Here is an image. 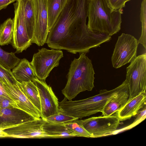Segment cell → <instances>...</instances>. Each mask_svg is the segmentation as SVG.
<instances>
[{"mask_svg":"<svg viewBox=\"0 0 146 146\" xmlns=\"http://www.w3.org/2000/svg\"><path fill=\"white\" fill-rule=\"evenodd\" d=\"M0 81L2 83L15 84L18 81L14 78L10 69L6 68L0 64Z\"/></svg>","mask_w":146,"mask_h":146,"instance_id":"obj_26","label":"cell"},{"mask_svg":"<svg viewBox=\"0 0 146 146\" xmlns=\"http://www.w3.org/2000/svg\"><path fill=\"white\" fill-rule=\"evenodd\" d=\"M139 44L133 36L122 33L118 37L111 57L113 66L117 68L132 61L137 56Z\"/></svg>","mask_w":146,"mask_h":146,"instance_id":"obj_6","label":"cell"},{"mask_svg":"<svg viewBox=\"0 0 146 146\" xmlns=\"http://www.w3.org/2000/svg\"><path fill=\"white\" fill-rule=\"evenodd\" d=\"M36 86L39 93L41 108V117H46L59 112L58 101L51 87L45 81L36 77L32 81Z\"/></svg>","mask_w":146,"mask_h":146,"instance_id":"obj_11","label":"cell"},{"mask_svg":"<svg viewBox=\"0 0 146 146\" xmlns=\"http://www.w3.org/2000/svg\"><path fill=\"white\" fill-rule=\"evenodd\" d=\"M129 90L125 80L112 90H100L99 93L88 98L78 100H68L65 97L58 102L59 112L79 119L102 112L106 104L119 93Z\"/></svg>","mask_w":146,"mask_h":146,"instance_id":"obj_1","label":"cell"},{"mask_svg":"<svg viewBox=\"0 0 146 146\" xmlns=\"http://www.w3.org/2000/svg\"><path fill=\"white\" fill-rule=\"evenodd\" d=\"M45 121L42 118L24 122L3 130L7 137L15 138H51L43 129Z\"/></svg>","mask_w":146,"mask_h":146,"instance_id":"obj_10","label":"cell"},{"mask_svg":"<svg viewBox=\"0 0 146 146\" xmlns=\"http://www.w3.org/2000/svg\"><path fill=\"white\" fill-rule=\"evenodd\" d=\"M131 0H107L110 8L113 11L122 9L125 6L127 2Z\"/></svg>","mask_w":146,"mask_h":146,"instance_id":"obj_29","label":"cell"},{"mask_svg":"<svg viewBox=\"0 0 146 146\" xmlns=\"http://www.w3.org/2000/svg\"><path fill=\"white\" fill-rule=\"evenodd\" d=\"M6 92L16 103L19 109L31 115L36 119L41 115L36 108L31 102L22 90L18 81L15 84L3 83Z\"/></svg>","mask_w":146,"mask_h":146,"instance_id":"obj_12","label":"cell"},{"mask_svg":"<svg viewBox=\"0 0 146 146\" xmlns=\"http://www.w3.org/2000/svg\"><path fill=\"white\" fill-rule=\"evenodd\" d=\"M123 13L122 9L112 10L107 0H89L88 27L91 31L111 36L121 29Z\"/></svg>","mask_w":146,"mask_h":146,"instance_id":"obj_3","label":"cell"},{"mask_svg":"<svg viewBox=\"0 0 146 146\" xmlns=\"http://www.w3.org/2000/svg\"><path fill=\"white\" fill-rule=\"evenodd\" d=\"M18 83L25 95L34 106L40 113L41 117V108L40 97L37 88L31 81Z\"/></svg>","mask_w":146,"mask_h":146,"instance_id":"obj_17","label":"cell"},{"mask_svg":"<svg viewBox=\"0 0 146 146\" xmlns=\"http://www.w3.org/2000/svg\"><path fill=\"white\" fill-rule=\"evenodd\" d=\"M76 119H78L59 112L46 117L44 120L51 123H64Z\"/></svg>","mask_w":146,"mask_h":146,"instance_id":"obj_25","label":"cell"},{"mask_svg":"<svg viewBox=\"0 0 146 146\" xmlns=\"http://www.w3.org/2000/svg\"><path fill=\"white\" fill-rule=\"evenodd\" d=\"M36 119L16 108H0V130H3L21 123Z\"/></svg>","mask_w":146,"mask_h":146,"instance_id":"obj_13","label":"cell"},{"mask_svg":"<svg viewBox=\"0 0 146 146\" xmlns=\"http://www.w3.org/2000/svg\"><path fill=\"white\" fill-rule=\"evenodd\" d=\"M12 72L16 80L19 82L32 81L36 77L30 62L25 58L20 59Z\"/></svg>","mask_w":146,"mask_h":146,"instance_id":"obj_15","label":"cell"},{"mask_svg":"<svg viewBox=\"0 0 146 146\" xmlns=\"http://www.w3.org/2000/svg\"><path fill=\"white\" fill-rule=\"evenodd\" d=\"M129 98V90L119 93L106 104L101 112L102 115L110 116L118 111L127 103Z\"/></svg>","mask_w":146,"mask_h":146,"instance_id":"obj_16","label":"cell"},{"mask_svg":"<svg viewBox=\"0 0 146 146\" xmlns=\"http://www.w3.org/2000/svg\"><path fill=\"white\" fill-rule=\"evenodd\" d=\"M17 0H0V11L6 8L10 4Z\"/></svg>","mask_w":146,"mask_h":146,"instance_id":"obj_30","label":"cell"},{"mask_svg":"<svg viewBox=\"0 0 146 146\" xmlns=\"http://www.w3.org/2000/svg\"><path fill=\"white\" fill-rule=\"evenodd\" d=\"M0 96L10 97L5 89L3 84L1 81H0Z\"/></svg>","mask_w":146,"mask_h":146,"instance_id":"obj_31","label":"cell"},{"mask_svg":"<svg viewBox=\"0 0 146 146\" xmlns=\"http://www.w3.org/2000/svg\"><path fill=\"white\" fill-rule=\"evenodd\" d=\"M44 132L51 138H64L76 137L63 123H51L45 121L43 125Z\"/></svg>","mask_w":146,"mask_h":146,"instance_id":"obj_20","label":"cell"},{"mask_svg":"<svg viewBox=\"0 0 146 146\" xmlns=\"http://www.w3.org/2000/svg\"><path fill=\"white\" fill-rule=\"evenodd\" d=\"M146 92L141 93L128 101L124 106L116 112L120 121L130 119L137 115L139 110L146 105Z\"/></svg>","mask_w":146,"mask_h":146,"instance_id":"obj_14","label":"cell"},{"mask_svg":"<svg viewBox=\"0 0 146 146\" xmlns=\"http://www.w3.org/2000/svg\"><path fill=\"white\" fill-rule=\"evenodd\" d=\"M80 53L79 58H74L71 62L66 84L62 90L69 100H72L81 92L92 90L94 87L95 73L91 60L86 53Z\"/></svg>","mask_w":146,"mask_h":146,"instance_id":"obj_2","label":"cell"},{"mask_svg":"<svg viewBox=\"0 0 146 146\" xmlns=\"http://www.w3.org/2000/svg\"><path fill=\"white\" fill-rule=\"evenodd\" d=\"M63 56L62 51L60 50L44 48L38 50L30 62L36 76L39 80L45 81L52 69L59 65Z\"/></svg>","mask_w":146,"mask_h":146,"instance_id":"obj_5","label":"cell"},{"mask_svg":"<svg viewBox=\"0 0 146 146\" xmlns=\"http://www.w3.org/2000/svg\"><path fill=\"white\" fill-rule=\"evenodd\" d=\"M68 1L47 0L48 25L49 30L55 23Z\"/></svg>","mask_w":146,"mask_h":146,"instance_id":"obj_19","label":"cell"},{"mask_svg":"<svg viewBox=\"0 0 146 146\" xmlns=\"http://www.w3.org/2000/svg\"><path fill=\"white\" fill-rule=\"evenodd\" d=\"M140 20L141 23V35L138 40V42L141 44L146 48V0H143L141 5Z\"/></svg>","mask_w":146,"mask_h":146,"instance_id":"obj_24","label":"cell"},{"mask_svg":"<svg viewBox=\"0 0 146 146\" xmlns=\"http://www.w3.org/2000/svg\"><path fill=\"white\" fill-rule=\"evenodd\" d=\"M35 26L32 43L42 46L46 43L49 31L47 0H33Z\"/></svg>","mask_w":146,"mask_h":146,"instance_id":"obj_9","label":"cell"},{"mask_svg":"<svg viewBox=\"0 0 146 146\" xmlns=\"http://www.w3.org/2000/svg\"><path fill=\"white\" fill-rule=\"evenodd\" d=\"M142 109V110L139 111L137 115V116L136 117L135 119L131 124L123 128L120 129L119 131H117L115 134L133 128L144 120L146 117V105Z\"/></svg>","mask_w":146,"mask_h":146,"instance_id":"obj_27","label":"cell"},{"mask_svg":"<svg viewBox=\"0 0 146 146\" xmlns=\"http://www.w3.org/2000/svg\"><path fill=\"white\" fill-rule=\"evenodd\" d=\"M24 22L29 38H33L35 26V14L33 0H21Z\"/></svg>","mask_w":146,"mask_h":146,"instance_id":"obj_18","label":"cell"},{"mask_svg":"<svg viewBox=\"0 0 146 146\" xmlns=\"http://www.w3.org/2000/svg\"><path fill=\"white\" fill-rule=\"evenodd\" d=\"M63 124L76 137H92L91 135L83 126L80 120L78 119Z\"/></svg>","mask_w":146,"mask_h":146,"instance_id":"obj_23","label":"cell"},{"mask_svg":"<svg viewBox=\"0 0 146 146\" xmlns=\"http://www.w3.org/2000/svg\"><path fill=\"white\" fill-rule=\"evenodd\" d=\"M11 108L19 109L16 103L10 97L0 96V108Z\"/></svg>","mask_w":146,"mask_h":146,"instance_id":"obj_28","label":"cell"},{"mask_svg":"<svg viewBox=\"0 0 146 146\" xmlns=\"http://www.w3.org/2000/svg\"><path fill=\"white\" fill-rule=\"evenodd\" d=\"M13 5L14 30L13 38L11 44L16 50L15 53H19L26 50L32 43L28 36L24 22L21 0H17Z\"/></svg>","mask_w":146,"mask_h":146,"instance_id":"obj_8","label":"cell"},{"mask_svg":"<svg viewBox=\"0 0 146 146\" xmlns=\"http://www.w3.org/2000/svg\"><path fill=\"white\" fill-rule=\"evenodd\" d=\"M80 121L84 128L93 138L115 134L120 121L117 113L110 116L92 117Z\"/></svg>","mask_w":146,"mask_h":146,"instance_id":"obj_7","label":"cell"},{"mask_svg":"<svg viewBox=\"0 0 146 146\" xmlns=\"http://www.w3.org/2000/svg\"><path fill=\"white\" fill-rule=\"evenodd\" d=\"M20 60L15 53L5 51L0 46V64L3 67L11 70L17 66Z\"/></svg>","mask_w":146,"mask_h":146,"instance_id":"obj_22","label":"cell"},{"mask_svg":"<svg viewBox=\"0 0 146 146\" xmlns=\"http://www.w3.org/2000/svg\"><path fill=\"white\" fill-rule=\"evenodd\" d=\"M14 22L13 19L9 18L0 26V45L11 44L13 38Z\"/></svg>","mask_w":146,"mask_h":146,"instance_id":"obj_21","label":"cell"},{"mask_svg":"<svg viewBox=\"0 0 146 146\" xmlns=\"http://www.w3.org/2000/svg\"><path fill=\"white\" fill-rule=\"evenodd\" d=\"M7 137V134L3 130H0V138Z\"/></svg>","mask_w":146,"mask_h":146,"instance_id":"obj_32","label":"cell"},{"mask_svg":"<svg viewBox=\"0 0 146 146\" xmlns=\"http://www.w3.org/2000/svg\"><path fill=\"white\" fill-rule=\"evenodd\" d=\"M126 80L129 89V101L146 92V53L136 56L127 68Z\"/></svg>","mask_w":146,"mask_h":146,"instance_id":"obj_4","label":"cell"}]
</instances>
